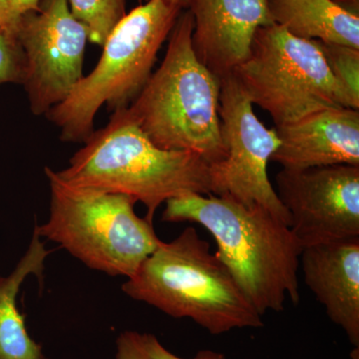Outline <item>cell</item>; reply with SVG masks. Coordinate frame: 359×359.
I'll use <instances>...</instances> for the list:
<instances>
[{"label": "cell", "instance_id": "cell-1", "mask_svg": "<svg viewBox=\"0 0 359 359\" xmlns=\"http://www.w3.org/2000/svg\"><path fill=\"white\" fill-rule=\"evenodd\" d=\"M162 221L199 224L216 242L217 256L261 316L301 302L302 245L290 226L262 207L221 196L186 194L165 203Z\"/></svg>", "mask_w": 359, "mask_h": 359}, {"label": "cell", "instance_id": "cell-2", "mask_svg": "<svg viewBox=\"0 0 359 359\" xmlns=\"http://www.w3.org/2000/svg\"><path fill=\"white\" fill-rule=\"evenodd\" d=\"M211 168L195 153L157 147L123 108L113 111L108 124L94 130L68 166L55 173L68 185L141 202L147 208L145 218L153 223L167 201L212 194Z\"/></svg>", "mask_w": 359, "mask_h": 359}, {"label": "cell", "instance_id": "cell-3", "mask_svg": "<svg viewBox=\"0 0 359 359\" xmlns=\"http://www.w3.org/2000/svg\"><path fill=\"white\" fill-rule=\"evenodd\" d=\"M193 16L184 9L166 54L127 112L157 147L195 153L214 165L226 158L219 119L221 80L196 57Z\"/></svg>", "mask_w": 359, "mask_h": 359}, {"label": "cell", "instance_id": "cell-4", "mask_svg": "<svg viewBox=\"0 0 359 359\" xmlns=\"http://www.w3.org/2000/svg\"><path fill=\"white\" fill-rule=\"evenodd\" d=\"M122 290L175 318H190L212 335L264 327L226 264L194 226L162 242Z\"/></svg>", "mask_w": 359, "mask_h": 359}, {"label": "cell", "instance_id": "cell-5", "mask_svg": "<svg viewBox=\"0 0 359 359\" xmlns=\"http://www.w3.org/2000/svg\"><path fill=\"white\" fill-rule=\"evenodd\" d=\"M183 11L173 0H148L126 14L104 43L95 68L45 115L60 130L61 141L83 144L104 105L111 111L129 107Z\"/></svg>", "mask_w": 359, "mask_h": 359}, {"label": "cell", "instance_id": "cell-6", "mask_svg": "<svg viewBox=\"0 0 359 359\" xmlns=\"http://www.w3.org/2000/svg\"><path fill=\"white\" fill-rule=\"evenodd\" d=\"M50 188L48 219L35 222L40 237L57 244L87 268L129 278L159 247L152 222L135 212L126 195L78 188L46 167Z\"/></svg>", "mask_w": 359, "mask_h": 359}, {"label": "cell", "instance_id": "cell-7", "mask_svg": "<svg viewBox=\"0 0 359 359\" xmlns=\"http://www.w3.org/2000/svg\"><path fill=\"white\" fill-rule=\"evenodd\" d=\"M231 75L275 127L330 108L354 109L316 40L299 39L276 23L257 29L249 56Z\"/></svg>", "mask_w": 359, "mask_h": 359}, {"label": "cell", "instance_id": "cell-8", "mask_svg": "<svg viewBox=\"0 0 359 359\" xmlns=\"http://www.w3.org/2000/svg\"><path fill=\"white\" fill-rule=\"evenodd\" d=\"M219 119L226 158L212 165V195L264 208L290 226V216L269 179L268 165L280 141L268 129L233 75L221 79Z\"/></svg>", "mask_w": 359, "mask_h": 359}, {"label": "cell", "instance_id": "cell-9", "mask_svg": "<svg viewBox=\"0 0 359 359\" xmlns=\"http://www.w3.org/2000/svg\"><path fill=\"white\" fill-rule=\"evenodd\" d=\"M14 34L25 58V87L33 115H46L70 95L83 75L86 28L68 0H40L18 20Z\"/></svg>", "mask_w": 359, "mask_h": 359}, {"label": "cell", "instance_id": "cell-10", "mask_svg": "<svg viewBox=\"0 0 359 359\" xmlns=\"http://www.w3.org/2000/svg\"><path fill=\"white\" fill-rule=\"evenodd\" d=\"M278 199L302 245L359 238V166L332 165L283 169L276 178Z\"/></svg>", "mask_w": 359, "mask_h": 359}, {"label": "cell", "instance_id": "cell-11", "mask_svg": "<svg viewBox=\"0 0 359 359\" xmlns=\"http://www.w3.org/2000/svg\"><path fill=\"white\" fill-rule=\"evenodd\" d=\"M196 57L219 80L249 56L259 28L273 25L268 0H188Z\"/></svg>", "mask_w": 359, "mask_h": 359}, {"label": "cell", "instance_id": "cell-12", "mask_svg": "<svg viewBox=\"0 0 359 359\" xmlns=\"http://www.w3.org/2000/svg\"><path fill=\"white\" fill-rule=\"evenodd\" d=\"M275 129L280 144L271 161L283 169L359 166V110L330 108Z\"/></svg>", "mask_w": 359, "mask_h": 359}, {"label": "cell", "instance_id": "cell-13", "mask_svg": "<svg viewBox=\"0 0 359 359\" xmlns=\"http://www.w3.org/2000/svg\"><path fill=\"white\" fill-rule=\"evenodd\" d=\"M301 262L309 289L359 348V238L309 245Z\"/></svg>", "mask_w": 359, "mask_h": 359}, {"label": "cell", "instance_id": "cell-14", "mask_svg": "<svg viewBox=\"0 0 359 359\" xmlns=\"http://www.w3.org/2000/svg\"><path fill=\"white\" fill-rule=\"evenodd\" d=\"M52 252L34 226L28 249L15 268L8 276H0V359H51L44 353L43 346L30 337L18 297L29 276H36L42 287L45 262Z\"/></svg>", "mask_w": 359, "mask_h": 359}, {"label": "cell", "instance_id": "cell-15", "mask_svg": "<svg viewBox=\"0 0 359 359\" xmlns=\"http://www.w3.org/2000/svg\"><path fill=\"white\" fill-rule=\"evenodd\" d=\"M276 25L302 39L359 49V15L334 0H268Z\"/></svg>", "mask_w": 359, "mask_h": 359}, {"label": "cell", "instance_id": "cell-16", "mask_svg": "<svg viewBox=\"0 0 359 359\" xmlns=\"http://www.w3.org/2000/svg\"><path fill=\"white\" fill-rule=\"evenodd\" d=\"M71 13L86 28L88 40L102 47L126 16V0H68Z\"/></svg>", "mask_w": 359, "mask_h": 359}, {"label": "cell", "instance_id": "cell-17", "mask_svg": "<svg viewBox=\"0 0 359 359\" xmlns=\"http://www.w3.org/2000/svg\"><path fill=\"white\" fill-rule=\"evenodd\" d=\"M328 68L344 89L355 110H359V49L347 45L316 40Z\"/></svg>", "mask_w": 359, "mask_h": 359}, {"label": "cell", "instance_id": "cell-18", "mask_svg": "<svg viewBox=\"0 0 359 359\" xmlns=\"http://www.w3.org/2000/svg\"><path fill=\"white\" fill-rule=\"evenodd\" d=\"M115 359H185L168 351L156 335L125 330L116 339ZM192 359H226L224 354L205 349Z\"/></svg>", "mask_w": 359, "mask_h": 359}, {"label": "cell", "instance_id": "cell-19", "mask_svg": "<svg viewBox=\"0 0 359 359\" xmlns=\"http://www.w3.org/2000/svg\"><path fill=\"white\" fill-rule=\"evenodd\" d=\"M25 72V54L15 34L0 30V85H22Z\"/></svg>", "mask_w": 359, "mask_h": 359}, {"label": "cell", "instance_id": "cell-20", "mask_svg": "<svg viewBox=\"0 0 359 359\" xmlns=\"http://www.w3.org/2000/svg\"><path fill=\"white\" fill-rule=\"evenodd\" d=\"M39 2L40 0H0V30L13 33L21 16L36 9Z\"/></svg>", "mask_w": 359, "mask_h": 359}, {"label": "cell", "instance_id": "cell-21", "mask_svg": "<svg viewBox=\"0 0 359 359\" xmlns=\"http://www.w3.org/2000/svg\"><path fill=\"white\" fill-rule=\"evenodd\" d=\"M334 1L346 11L359 15V0H334Z\"/></svg>", "mask_w": 359, "mask_h": 359}, {"label": "cell", "instance_id": "cell-22", "mask_svg": "<svg viewBox=\"0 0 359 359\" xmlns=\"http://www.w3.org/2000/svg\"><path fill=\"white\" fill-rule=\"evenodd\" d=\"M145 1H148V0H145ZM173 1L177 2L184 9H187V7H188V0H173Z\"/></svg>", "mask_w": 359, "mask_h": 359}, {"label": "cell", "instance_id": "cell-23", "mask_svg": "<svg viewBox=\"0 0 359 359\" xmlns=\"http://www.w3.org/2000/svg\"><path fill=\"white\" fill-rule=\"evenodd\" d=\"M351 359H359V349L354 348L353 353H351Z\"/></svg>", "mask_w": 359, "mask_h": 359}]
</instances>
